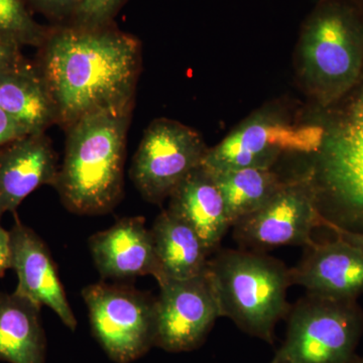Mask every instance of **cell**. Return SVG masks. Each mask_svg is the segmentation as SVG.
<instances>
[{
    "mask_svg": "<svg viewBox=\"0 0 363 363\" xmlns=\"http://www.w3.org/2000/svg\"><path fill=\"white\" fill-rule=\"evenodd\" d=\"M298 71L318 104L330 108L363 75V9L353 0H321L306 20Z\"/></svg>",
    "mask_w": 363,
    "mask_h": 363,
    "instance_id": "cell-3",
    "label": "cell"
},
{
    "mask_svg": "<svg viewBox=\"0 0 363 363\" xmlns=\"http://www.w3.org/2000/svg\"><path fill=\"white\" fill-rule=\"evenodd\" d=\"M325 228H328L334 233L335 238H340L346 242L350 243L351 245L359 250L363 253V233H354V231L345 230L340 227L333 225L323 218V225Z\"/></svg>",
    "mask_w": 363,
    "mask_h": 363,
    "instance_id": "cell-27",
    "label": "cell"
},
{
    "mask_svg": "<svg viewBox=\"0 0 363 363\" xmlns=\"http://www.w3.org/2000/svg\"><path fill=\"white\" fill-rule=\"evenodd\" d=\"M286 337L277 355L284 363H350L363 333L357 301L308 294L289 313Z\"/></svg>",
    "mask_w": 363,
    "mask_h": 363,
    "instance_id": "cell-6",
    "label": "cell"
},
{
    "mask_svg": "<svg viewBox=\"0 0 363 363\" xmlns=\"http://www.w3.org/2000/svg\"><path fill=\"white\" fill-rule=\"evenodd\" d=\"M21 45L16 40L0 35V72L7 70L25 61L21 52Z\"/></svg>",
    "mask_w": 363,
    "mask_h": 363,
    "instance_id": "cell-24",
    "label": "cell"
},
{
    "mask_svg": "<svg viewBox=\"0 0 363 363\" xmlns=\"http://www.w3.org/2000/svg\"><path fill=\"white\" fill-rule=\"evenodd\" d=\"M271 363H284V362H283V360H281V358H279L278 357V355L276 354V357H274V359L272 360Z\"/></svg>",
    "mask_w": 363,
    "mask_h": 363,
    "instance_id": "cell-29",
    "label": "cell"
},
{
    "mask_svg": "<svg viewBox=\"0 0 363 363\" xmlns=\"http://www.w3.org/2000/svg\"><path fill=\"white\" fill-rule=\"evenodd\" d=\"M159 286L155 346L169 352L197 350L220 317L206 274L187 279H164Z\"/></svg>",
    "mask_w": 363,
    "mask_h": 363,
    "instance_id": "cell-11",
    "label": "cell"
},
{
    "mask_svg": "<svg viewBox=\"0 0 363 363\" xmlns=\"http://www.w3.org/2000/svg\"><path fill=\"white\" fill-rule=\"evenodd\" d=\"M292 285L334 301H357L363 293V253L340 238L306 247L303 259L291 269Z\"/></svg>",
    "mask_w": 363,
    "mask_h": 363,
    "instance_id": "cell-13",
    "label": "cell"
},
{
    "mask_svg": "<svg viewBox=\"0 0 363 363\" xmlns=\"http://www.w3.org/2000/svg\"><path fill=\"white\" fill-rule=\"evenodd\" d=\"M210 173L220 190L233 227L264 206L286 182L272 169L245 168Z\"/></svg>",
    "mask_w": 363,
    "mask_h": 363,
    "instance_id": "cell-20",
    "label": "cell"
},
{
    "mask_svg": "<svg viewBox=\"0 0 363 363\" xmlns=\"http://www.w3.org/2000/svg\"><path fill=\"white\" fill-rule=\"evenodd\" d=\"M2 214L0 211V220ZM9 269H11V233L6 230L0 223V277H4Z\"/></svg>",
    "mask_w": 363,
    "mask_h": 363,
    "instance_id": "cell-26",
    "label": "cell"
},
{
    "mask_svg": "<svg viewBox=\"0 0 363 363\" xmlns=\"http://www.w3.org/2000/svg\"><path fill=\"white\" fill-rule=\"evenodd\" d=\"M0 108L28 133H44L57 123L56 109L37 66L23 61L0 72Z\"/></svg>",
    "mask_w": 363,
    "mask_h": 363,
    "instance_id": "cell-17",
    "label": "cell"
},
{
    "mask_svg": "<svg viewBox=\"0 0 363 363\" xmlns=\"http://www.w3.org/2000/svg\"><path fill=\"white\" fill-rule=\"evenodd\" d=\"M26 0H0V35L23 45L40 48L47 39L50 28L33 20Z\"/></svg>",
    "mask_w": 363,
    "mask_h": 363,
    "instance_id": "cell-21",
    "label": "cell"
},
{
    "mask_svg": "<svg viewBox=\"0 0 363 363\" xmlns=\"http://www.w3.org/2000/svg\"><path fill=\"white\" fill-rule=\"evenodd\" d=\"M37 66L56 109L68 128L102 109L133 104L140 70V40L113 26L50 28Z\"/></svg>",
    "mask_w": 363,
    "mask_h": 363,
    "instance_id": "cell-1",
    "label": "cell"
},
{
    "mask_svg": "<svg viewBox=\"0 0 363 363\" xmlns=\"http://www.w3.org/2000/svg\"><path fill=\"white\" fill-rule=\"evenodd\" d=\"M42 306L13 292H0V360L45 363V336Z\"/></svg>",
    "mask_w": 363,
    "mask_h": 363,
    "instance_id": "cell-18",
    "label": "cell"
},
{
    "mask_svg": "<svg viewBox=\"0 0 363 363\" xmlns=\"http://www.w3.org/2000/svg\"><path fill=\"white\" fill-rule=\"evenodd\" d=\"M335 105L309 176L325 220L363 233V75Z\"/></svg>",
    "mask_w": 363,
    "mask_h": 363,
    "instance_id": "cell-5",
    "label": "cell"
},
{
    "mask_svg": "<svg viewBox=\"0 0 363 363\" xmlns=\"http://www.w3.org/2000/svg\"><path fill=\"white\" fill-rule=\"evenodd\" d=\"M57 156L44 133H28L0 149V211L14 212L43 185H56Z\"/></svg>",
    "mask_w": 363,
    "mask_h": 363,
    "instance_id": "cell-15",
    "label": "cell"
},
{
    "mask_svg": "<svg viewBox=\"0 0 363 363\" xmlns=\"http://www.w3.org/2000/svg\"><path fill=\"white\" fill-rule=\"evenodd\" d=\"M93 335L116 363H130L155 346L156 298L128 286L83 289Z\"/></svg>",
    "mask_w": 363,
    "mask_h": 363,
    "instance_id": "cell-8",
    "label": "cell"
},
{
    "mask_svg": "<svg viewBox=\"0 0 363 363\" xmlns=\"http://www.w3.org/2000/svg\"><path fill=\"white\" fill-rule=\"evenodd\" d=\"M26 135V128L0 108V149Z\"/></svg>",
    "mask_w": 363,
    "mask_h": 363,
    "instance_id": "cell-25",
    "label": "cell"
},
{
    "mask_svg": "<svg viewBox=\"0 0 363 363\" xmlns=\"http://www.w3.org/2000/svg\"><path fill=\"white\" fill-rule=\"evenodd\" d=\"M169 210L194 229L211 253L218 250L233 227L220 190L203 166L186 177L172 193Z\"/></svg>",
    "mask_w": 363,
    "mask_h": 363,
    "instance_id": "cell-16",
    "label": "cell"
},
{
    "mask_svg": "<svg viewBox=\"0 0 363 363\" xmlns=\"http://www.w3.org/2000/svg\"><path fill=\"white\" fill-rule=\"evenodd\" d=\"M150 233L162 279H187L205 274L212 253L187 222L168 209L157 217Z\"/></svg>",
    "mask_w": 363,
    "mask_h": 363,
    "instance_id": "cell-19",
    "label": "cell"
},
{
    "mask_svg": "<svg viewBox=\"0 0 363 363\" xmlns=\"http://www.w3.org/2000/svg\"><path fill=\"white\" fill-rule=\"evenodd\" d=\"M324 135V123L298 125L274 111L255 112L208 149L202 166L210 172L272 169L284 154H317Z\"/></svg>",
    "mask_w": 363,
    "mask_h": 363,
    "instance_id": "cell-7",
    "label": "cell"
},
{
    "mask_svg": "<svg viewBox=\"0 0 363 363\" xmlns=\"http://www.w3.org/2000/svg\"><path fill=\"white\" fill-rule=\"evenodd\" d=\"M124 0H83L68 25L95 28L111 25Z\"/></svg>",
    "mask_w": 363,
    "mask_h": 363,
    "instance_id": "cell-22",
    "label": "cell"
},
{
    "mask_svg": "<svg viewBox=\"0 0 363 363\" xmlns=\"http://www.w3.org/2000/svg\"><path fill=\"white\" fill-rule=\"evenodd\" d=\"M11 269L18 274L14 292L58 315L65 326L75 330L77 320L72 311L58 269L44 240L16 218L11 230Z\"/></svg>",
    "mask_w": 363,
    "mask_h": 363,
    "instance_id": "cell-12",
    "label": "cell"
},
{
    "mask_svg": "<svg viewBox=\"0 0 363 363\" xmlns=\"http://www.w3.org/2000/svg\"><path fill=\"white\" fill-rule=\"evenodd\" d=\"M350 363H363V357H354Z\"/></svg>",
    "mask_w": 363,
    "mask_h": 363,
    "instance_id": "cell-28",
    "label": "cell"
},
{
    "mask_svg": "<svg viewBox=\"0 0 363 363\" xmlns=\"http://www.w3.org/2000/svg\"><path fill=\"white\" fill-rule=\"evenodd\" d=\"M323 225L316 190L309 175L286 181L264 206L233 227L240 245L259 250L302 245L309 247L312 233Z\"/></svg>",
    "mask_w": 363,
    "mask_h": 363,
    "instance_id": "cell-10",
    "label": "cell"
},
{
    "mask_svg": "<svg viewBox=\"0 0 363 363\" xmlns=\"http://www.w3.org/2000/svg\"><path fill=\"white\" fill-rule=\"evenodd\" d=\"M205 274L220 317L250 335L274 342L277 324L291 310L286 300L291 269L262 252L217 250Z\"/></svg>",
    "mask_w": 363,
    "mask_h": 363,
    "instance_id": "cell-4",
    "label": "cell"
},
{
    "mask_svg": "<svg viewBox=\"0 0 363 363\" xmlns=\"http://www.w3.org/2000/svg\"><path fill=\"white\" fill-rule=\"evenodd\" d=\"M89 247L101 278L152 276L157 283L164 279L145 217L119 219L111 228L91 236Z\"/></svg>",
    "mask_w": 363,
    "mask_h": 363,
    "instance_id": "cell-14",
    "label": "cell"
},
{
    "mask_svg": "<svg viewBox=\"0 0 363 363\" xmlns=\"http://www.w3.org/2000/svg\"><path fill=\"white\" fill-rule=\"evenodd\" d=\"M83 0H26L35 11L47 18L68 25L77 13Z\"/></svg>",
    "mask_w": 363,
    "mask_h": 363,
    "instance_id": "cell-23",
    "label": "cell"
},
{
    "mask_svg": "<svg viewBox=\"0 0 363 363\" xmlns=\"http://www.w3.org/2000/svg\"><path fill=\"white\" fill-rule=\"evenodd\" d=\"M133 106L91 112L66 128L65 157L55 188L72 213L106 214L121 202Z\"/></svg>",
    "mask_w": 363,
    "mask_h": 363,
    "instance_id": "cell-2",
    "label": "cell"
},
{
    "mask_svg": "<svg viewBox=\"0 0 363 363\" xmlns=\"http://www.w3.org/2000/svg\"><path fill=\"white\" fill-rule=\"evenodd\" d=\"M207 150L193 128L173 119H155L133 157L131 179L143 199L160 204L202 166Z\"/></svg>",
    "mask_w": 363,
    "mask_h": 363,
    "instance_id": "cell-9",
    "label": "cell"
}]
</instances>
